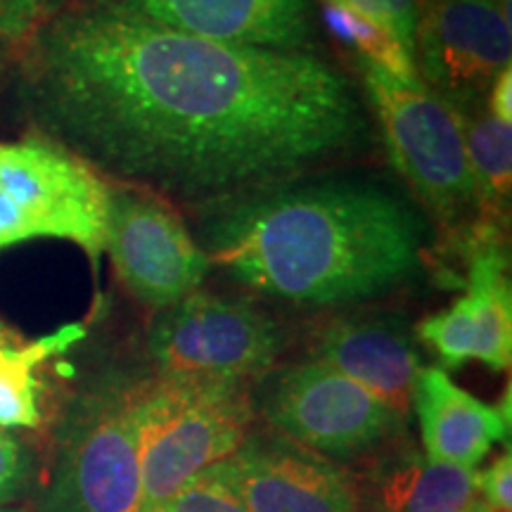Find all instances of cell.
Masks as SVG:
<instances>
[{"label":"cell","mask_w":512,"mask_h":512,"mask_svg":"<svg viewBox=\"0 0 512 512\" xmlns=\"http://www.w3.org/2000/svg\"><path fill=\"white\" fill-rule=\"evenodd\" d=\"M22 105L95 174L219 207L354 155L368 119L313 53L211 41L74 0L22 50Z\"/></svg>","instance_id":"obj_1"},{"label":"cell","mask_w":512,"mask_h":512,"mask_svg":"<svg viewBox=\"0 0 512 512\" xmlns=\"http://www.w3.org/2000/svg\"><path fill=\"white\" fill-rule=\"evenodd\" d=\"M420 209L366 178H294L223 202L202 249L242 285L302 306H347L399 290L422 268Z\"/></svg>","instance_id":"obj_2"},{"label":"cell","mask_w":512,"mask_h":512,"mask_svg":"<svg viewBox=\"0 0 512 512\" xmlns=\"http://www.w3.org/2000/svg\"><path fill=\"white\" fill-rule=\"evenodd\" d=\"M254 418L247 382L169 373L133 382L145 510H157L190 479L233 456Z\"/></svg>","instance_id":"obj_3"},{"label":"cell","mask_w":512,"mask_h":512,"mask_svg":"<svg viewBox=\"0 0 512 512\" xmlns=\"http://www.w3.org/2000/svg\"><path fill=\"white\" fill-rule=\"evenodd\" d=\"M133 382L107 377L76 394L57 427L41 512H143Z\"/></svg>","instance_id":"obj_4"},{"label":"cell","mask_w":512,"mask_h":512,"mask_svg":"<svg viewBox=\"0 0 512 512\" xmlns=\"http://www.w3.org/2000/svg\"><path fill=\"white\" fill-rule=\"evenodd\" d=\"M358 67L389 159L422 207L441 223L484 214L460 114L422 81H399L366 62Z\"/></svg>","instance_id":"obj_5"},{"label":"cell","mask_w":512,"mask_h":512,"mask_svg":"<svg viewBox=\"0 0 512 512\" xmlns=\"http://www.w3.org/2000/svg\"><path fill=\"white\" fill-rule=\"evenodd\" d=\"M110 183L53 140L0 143V252L38 238L69 240L98 266Z\"/></svg>","instance_id":"obj_6"},{"label":"cell","mask_w":512,"mask_h":512,"mask_svg":"<svg viewBox=\"0 0 512 512\" xmlns=\"http://www.w3.org/2000/svg\"><path fill=\"white\" fill-rule=\"evenodd\" d=\"M261 415L275 434L328 460L368 456L406 425L387 403L320 361L275 373L261 396Z\"/></svg>","instance_id":"obj_7"},{"label":"cell","mask_w":512,"mask_h":512,"mask_svg":"<svg viewBox=\"0 0 512 512\" xmlns=\"http://www.w3.org/2000/svg\"><path fill=\"white\" fill-rule=\"evenodd\" d=\"M283 330L242 299L192 292L157 313L147 351L162 373L247 382L273 368Z\"/></svg>","instance_id":"obj_8"},{"label":"cell","mask_w":512,"mask_h":512,"mask_svg":"<svg viewBox=\"0 0 512 512\" xmlns=\"http://www.w3.org/2000/svg\"><path fill=\"white\" fill-rule=\"evenodd\" d=\"M105 252L126 290L162 311L200 290L211 261L178 211L155 192L110 183Z\"/></svg>","instance_id":"obj_9"},{"label":"cell","mask_w":512,"mask_h":512,"mask_svg":"<svg viewBox=\"0 0 512 512\" xmlns=\"http://www.w3.org/2000/svg\"><path fill=\"white\" fill-rule=\"evenodd\" d=\"M413 62L453 110H482L491 83L512 67L510 0H420Z\"/></svg>","instance_id":"obj_10"},{"label":"cell","mask_w":512,"mask_h":512,"mask_svg":"<svg viewBox=\"0 0 512 512\" xmlns=\"http://www.w3.org/2000/svg\"><path fill=\"white\" fill-rule=\"evenodd\" d=\"M249 512H361L354 477L275 432H252L214 465Z\"/></svg>","instance_id":"obj_11"},{"label":"cell","mask_w":512,"mask_h":512,"mask_svg":"<svg viewBox=\"0 0 512 512\" xmlns=\"http://www.w3.org/2000/svg\"><path fill=\"white\" fill-rule=\"evenodd\" d=\"M152 24L271 50L309 53L313 41L309 0H102Z\"/></svg>","instance_id":"obj_12"},{"label":"cell","mask_w":512,"mask_h":512,"mask_svg":"<svg viewBox=\"0 0 512 512\" xmlns=\"http://www.w3.org/2000/svg\"><path fill=\"white\" fill-rule=\"evenodd\" d=\"M313 361L325 363L406 420L420 354L408 325L394 316H351L325 323L313 337Z\"/></svg>","instance_id":"obj_13"},{"label":"cell","mask_w":512,"mask_h":512,"mask_svg":"<svg viewBox=\"0 0 512 512\" xmlns=\"http://www.w3.org/2000/svg\"><path fill=\"white\" fill-rule=\"evenodd\" d=\"M411 406L420 420L425 456L439 463L475 470L491 448L508 441V408L479 401L439 366L418 370Z\"/></svg>","instance_id":"obj_14"},{"label":"cell","mask_w":512,"mask_h":512,"mask_svg":"<svg viewBox=\"0 0 512 512\" xmlns=\"http://www.w3.org/2000/svg\"><path fill=\"white\" fill-rule=\"evenodd\" d=\"M375 512H470L479 503L477 470L399 451L373 470Z\"/></svg>","instance_id":"obj_15"},{"label":"cell","mask_w":512,"mask_h":512,"mask_svg":"<svg viewBox=\"0 0 512 512\" xmlns=\"http://www.w3.org/2000/svg\"><path fill=\"white\" fill-rule=\"evenodd\" d=\"M465 297L475 318V356L496 373L512 358V287L501 240L491 230L479 233L470 249Z\"/></svg>","instance_id":"obj_16"},{"label":"cell","mask_w":512,"mask_h":512,"mask_svg":"<svg viewBox=\"0 0 512 512\" xmlns=\"http://www.w3.org/2000/svg\"><path fill=\"white\" fill-rule=\"evenodd\" d=\"M83 335H86L83 325H64L34 342L0 347V427L3 430H34L41 425L38 370L48 358L72 349Z\"/></svg>","instance_id":"obj_17"},{"label":"cell","mask_w":512,"mask_h":512,"mask_svg":"<svg viewBox=\"0 0 512 512\" xmlns=\"http://www.w3.org/2000/svg\"><path fill=\"white\" fill-rule=\"evenodd\" d=\"M460 121L482 209L501 214L512 188V124L484 110L460 114Z\"/></svg>","instance_id":"obj_18"},{"label":"cell","mask_w":512,"mask_h":512,"mask_svg":"<svg viewBox=\"0 0 512 512\" xmlns=\"http://www.w3.org/2000/svg\"><path fill=\"white\" fill-rule=\"evenodd\" d=\"M320 17L337 41L354 50L358 62L373 64L399 81H420L411 53L401 46L392 31L380 27L373 19L332 3V0H320Z\"/></svg>","instance_id":"obj_19"},{"label":"cell","mask_w":512,"mask_h":512,"mask_svg":"<svg viewBox=\"0 0 512 512\" xmlns=\"http://www.w3.org/2000/svg\"><path fill=\"white\" fill-rule=\"evenodd\" d=\"M415 332L439 356L444 370H456L475 356V318L465 294L446 311L422 320Z\"/></svg>","instance_id":"obj_20"},{"label":"cell","mask_w":512,"mask_h":512,"mask_svg":"<svg viewBox=\"0 0 512 512\" xmlns=\"http://www.w3.org/2000/svg\"><path fill=\"white\" fill-rule=\"evenodd\" d=\"M157 512H249L240 496L226 484L214 467L190 479L188 484L162 503Z\"/></svg>","instance_id":"obj_21"},{"label":"cell","mask_w":512,"mask_h":512,"mask_svg":"<svg viewBox=\"0 0 512 512\" xmlns=\"http://www.w3.org/2000/svg\"><path fill=\"white\" fill-rule=\"evenodd\" d=\"M356 15L373 19L399 38L401 46L413 57L415 34L420 22V0H332Z\"/></svg>","instance_id":"obj_22"},{"label":"cell","mask_w":512,"mask_h":512,"mask_svg":"<svg viewBox=\"0 0 512 512\" xmlns=\"http://www.w3.org/2000/svg\"><path fill=\"white\" fill-rule=\"evenodd\" d=\"M34 460L22 439L0 427V508L24 496L34 475Z\"/></svg>","instance_id":"obj_23"},{"label":"cell","mask_w":512,"mask_h":512,"mask_svg":"<svg viewBox=\"0 0 512 512\" xmlns=\"http://www.w3.org/2000/svg\"><path fill=\"white\" fill-rule=\"evenodd\" d=\"M46 17L41 0H0V46L24 50Z\"/></svg>","instance_id":"obj_24"},{"label":"cell","mask_w":512,"mask_h":512,"mask_svg":"<svg viewBox=\"0 0 512 512\" xmlns=\"http://www.w3.org/2000/svg\"><path fill=\"white\" fill-rule=\"evenodd\" d=\"M477 494L491 512L512 510V456L503 453L486 470L477 472Z\"/></svg>","instance_id":"obj_25"},{"label":"cell","mask_w":512,"mask_h":512,"mask_svg":"<svg viewBox=\"0 0 512 512\" xmlns=\"http://www.w3.org/2000/svg\"><path fill=\"white\" fill-rule=\"evenodd\" d=\"M484 107L486 112L494 114L496 119L512 124V67L503 69V72L494 79V83H491L489 93H486Z\"/></svg>","instance_id":"obj_26"},{"label":"cell","mask_w":512,"mask_h":512,"mask_svg":"<svg viewBox=\"0 0 512 512\" xmlns=\"http://www.w3.org/2000/svg\"><path fill=\"white\" fill-rule=\"evenodd\" d=\"M69 3H74V0H41V5H43V10H62L64 5H69Z\"/></svg>","instance_id":"obj_27"},{"label":"cell","mask_w":512,"mask_h":512,"mask_svg":"<svg viewBox=\"0 0 512 512\" xmlns=\"http://www.w3.org/2000/svg\"><path fill=\"white\" fill-rule=\"evenodd\" d=\"M15 342H19V339L12 335L3 323H0V347H5V344H15Z\"/></svg>","instance_id":"obj_28"},{"label":"cell","mask_w":512,"mask_h":512,"mask_svg":"<svg viewBox=\"0 0 512 512\" xmlns=\"http://www.w3.org/2000/svg\"><path fill=\"white\" fill-rule=\"evenodd\" d=\"M8 53L10 50L5 48V46H0V69H3V64H5V60H8Z\"/></svg>","instance_id":"obj_29"},{"label":"cell","mask_w":512,"mask_h":512,"mask_svg":"<svg viewBox=\"0 0 512 512\" xmlns=\"http://www.w3.org/2000/svg\"><path fill=\"white\" fill-rule=\"evenodd\" d=\"M0 512H29V510H22V508H12V505H5V508H0Z\"/></svg>","instance_id":"obj_30"},{"label":"cell","mask_w":512,"mask_h":512,"mask_svg":"<svg viewBox=\"0 0 512 512\" xmlns=\"http://www.w3.org/2000/svg\"><path fill=\"white\" fill-rule=\"evenodd\" d=\"M470 512H491V510H486V508H484V505H482V503H477V505H475V508H472V510H470Z\"/></svg>","instance_id":"obj_31"},{"label":"cell","mask_w":512,"mask_h":512,"mask_svg":"<svg viewBox=\"0 0 512 512\" xmlns=\"http://www.w3.org/2000/svg\"><path fill=\"white\" fill-rule=\"evenodd\" d=\"M145 512H157V510H145Z\"/></svg>","instance_id":"obj_32"},{"label":"cell","mask_w":512,"mask_h":512,"mask_svg":"<svg viewBox=\"0 0 512 512\" xmlns=\"http://www.w3.org/2000/svg\"><path fill=\"white\" fill-rule=\"evenodd\" d=\"M503 3H508V0H503Z\"/></svg>","instance_id":"obj_33"}]
</instances>
